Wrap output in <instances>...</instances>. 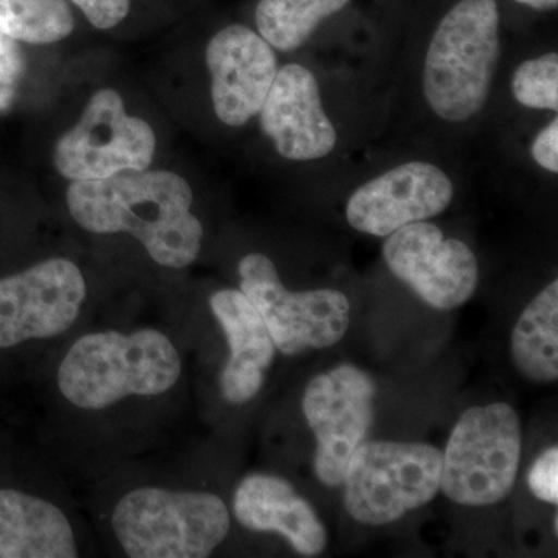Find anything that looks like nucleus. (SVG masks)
Returning <instances> with one entry per match:
<instances>
[{
    "mask_svg": "<svg viewBox=\"0 0 558 558\" xmlns=\"http://www.w3.org/2000/svg\"><path fill=\"white\" fill-rule=\"evenodd\" d=\"M182 352L165 330L100 329L76 333L51 376L54 403L81 422L113 416L174 398Z\"/></svg>",
    "mask_w": 558,
    "mask_h": 558,
    "instance_id": "obj_1",
    "label": "nucleus"
},
{
    "mask_svg": "<svg viewBox=\"0 0 558 558\" xmlns=\"http://www.w3.org/2000/svg\"><path fill=\"white\" fill-rule=\"evenodd\" d=\"M193 190L170 171H128L72 182L70 216L94 234H131L154 263L185 269L199 258L204 227L191 211Z\"/></svg>",
    "mask_w": 558,
    "mask_h": 558,
    "instance_id": "obj_2",
    "label": "nucleus"
},
{
    "mask_svg": "<svg viewBox=\"0 0 558 558\" xmlns=\"http://www.w3.org/2000/svg\"><path fill=\"white\" fill-rule=\"evenodd\" d=\"M498 0H457L429 36L422 94L436 119L464 126L486 108L501 60Z\"/></svg>",
    "mask_w": 558,
    "mask_h": 558,
    "instance_id": "obj_3",
    "label": "nucleus"
},
{
    "mask_svg": "<svg viewBox=\"0 0 558 558\" xmlns=\"http://www.w3.org/2000/svg\"><path fill=\"white\" fill-rule=\"evenodd\" d=\"M230 510L211 492L143 484L109 512L117 548L130 558H205L229 537Z\"/></svg>",
    "mask_w": 558,
    "mask_h": 558,
    "instance_id": "obj_4",
    "label": "nucleus"
},
{
    "mask_svg": "<svg viewBox=\"0 0 558 558\" xmlns=\"http://www.w3.org/2000/svg\"><path fill=\"white\" fill-rule=\"evenodd\" d=\"M521 444L520 417L508 403L465 410L442 453L440 490L470 508L497 505L515 486Z\"/></svg>",
    "mask_w": 558,
    "mask_h": 558,
    "instance_id": "obj_5",
    "label": "nucleus"
},
{
    "mask_svg": "<svg viewBox=\"0 0 558 558\" xmlns=\"http://www.w3.org/2000/svg\"><path fill=\"white\" fill-rule=\"evenodd\" d=\"M442 451L422 442H362L344 472V509L366 526H385L424 508L440 490Z\"/></svg>",
    "mask_w": 558,
    "mask_h": 558,
    "instance_id": "obj_6",
    "label": "nucleus"
},
{
    "mask_svg": "<svg viewBox=\"0 0 558 558\" xmlns=\"http://www.w3.org/2000/svg\"><path fill=\"white\" fill-rule=\"evenodd\" d=\"M89 299L83 270L61 256L0 278V351L75 337Z\"/></svg>",
    "mask_w": 558,
    "mask_h": 558,
    "instance_id": "obj_7",
    "label": "nucleus"
},
{
    "mask_svg": "<svg viewBox=\"0 0 558 558\" xmlns=\"http://www.w3.org/2000/svg\"><path fill=\"white\" fill-rule=\"evenodd\" d=\"M238 274L241 292L258 310L282 354L330 348L347 336L351 303L340 290L293 292L279 278L274 260L258 252L240 260Z\"/></svg>",
    "mask_w": 558,
    "mask_h": 558,
    "instance_id": "obj_8",
    "label": "nucleus"
},
{
    "mask_svg": "<svg viewBox=\"0 0 558 558\" xmlns=\"http://www.w3.org/2000/svg\"><path fill=\"white\" fill-rule=\"evenodd\" d=\"M156 153V134L146 121L128 116L119 92L98 90L73 130L53 149L62 178L100 180L128 171H145Z\"/></svg>",
    "mask_w": 558,
    "mask_h": 558,
    "instance_id": "obj_9",
    "label": "nucleus"
},
{
    "mask_svg": "<svg viewBox=\"0 0 558 558\" xmlns=\"http://www.w3.org/2000/svg\"><path fill=\"white\" fill-rule=\"evenodd\" d=\"M376 396L373 377L349 363L307 385L303 413L315 438L314 473L325 486L343 484L349 459L373 425Z\"/></svg>",
    "mask_w": 558,
    "mask_h": 558,
    "instance_id": "obj_10",
    "label": "nucleus"
},
{
    "mask_svg": "<svg viewBox=\"0 0 558 558\" xmlns=\"http://www.w3.org/2000/svg\"><path fill=\"white\" fill-rule=\"evenodd\" d=\"M381 255L391 274L435 310L464 306L478 289L480 266L473 250L457 238H447L429 220L389 234Z\"/></svg>",
    "mask_w": 558,
    "mask_h": 558,
    "instance_id": "obj_11",
    "label": "nucleus"
},
{
    "mask_svg": "<svg viewBox=\"0 0 558 558\" xmlns=\"http://www.w3.org/2000/svg\"><path fill=\"white\" fill-rule=\"evenodd\" d=\"M453 199V180L442 168L411 160L354 190L348 199L347 219L360 233L387 238L410 223L442 215Z\"/></svg>",
    "mask_w": 558,
    "mask_h": 558,
    "instance_id": "obj_12",
    "label": "nucleus"
},
{
    "mask_svg": "<svg viewBox=\"0 0 558 558\" xmlns=\"http://www.w3.org/2000/svg\"><path fill=\"white\" fill-rule=\"evenodd\" d=\"M258 117L260 130L286 160H323L339 143V132L323 105L317 75L299 62L278 69Z\"/></svg>",
    "mask_w": 558,
    "mask_h": 558,
    "instance_id": "obj_13",
    "label": "nucleus"
},
{
    "mask_svg": "<svg viewBox=\"0 0 558 558\" xmlns=\"http://www.w3.org/2000/svg\"><path fill=\"white\" fill-rule=\"evenodd\" d=\"M205 58L216 117L230 128L258 117L279 69L274 47L247 25L233 24L213 36Z\"/></svg>",
    "mask_w": 558,
    "mask_h": 558,
    "instance_id": "obj_14",
    "label": "nucleus"
},
{
    "mask_svg": "<svg viewBox=\"0 0 558 558\" xmlns=\"http://www.w3.org/2000/svg\"><path fill=\"white\" fill-rule=\"evenodd\" d=\"M209 310L229 344V360L220 373V391L227 402L244 405L263 389L278 349L258 310L240 289L213 293Z\"/></svg>",
    "mask_w": 558,
    "mask_h": 558,
    "instance_id": "obj_15",
    "label": "nucleus"
},
{
    "mask_svg": "<svg viewBox=\"0 0 558 558\" xmlns=\"http://www.w3.org/2000/svg\"><path fill=\"white\" fill-rule=\"evenodd\" d=\"M233 513L250 531L275 532L303 557H317L328 546V531L306 498L288 480L250 473L234 492Z\"/></svg>",
    "mask_w": 558,
    "mask_h": 558,
    "instance_id": "obj_16",
    "label": "nucleus"
},
{
    "mask_svg": "<svg viewBox=\"0 0 558 558\" xmlns=\"http://www.w3.org/2000/svg\"><path fill=\"white\" fill-rule=\"evenodd\" d=\"M78 520L57 499L0 487V558H76Z\"/></svg>",
    "mask_w": 558,
    "mask_h": 558,
    "instance_id": "obj_17",
    "label": "nucleus"
},
{
    "mask_svg": "<svg viewBox=\"0 0 558 558\" xmlns=\"http://www.w3.org/2000/svg\"><path fill=\"white\" fill-rule=\"evenodd\" d=\"M521 376L534 384L558 379V281L554 279L523 311L510 340Z\"/></svg>",
    "mask_w": 558,
    "mask_h": 558,
    "instance_id": "obj_18",
    "label": "nucleus"
},
{
    "mask_svg": "<svg viewBox=\"0 0 558 558\" xmlns=\"http://www.w3.org/2000/svg\"><path fill=\"white\" fill-rule=\"evenodd\" d=\"M352 0H259L258 33L278 51H295L317 33L323 22L341 13Z\"/></svg>",
    "mask_w": 558,
    "mask_h": 558,
    "instance_id": "obj_19",
    "label": "nucleus"
},
{
    "mask_svg": "<svg viewBox=\"0 0 558 558\" xmlns=\"http://www.w3.org/2000/svg\"><path fill=\"white\" fill-rule=\"evenodd\" d=\"M75 27L65 0H0V35L21 43L53 44Z\"/></svg>",
    "mask_w": 558,
    "mask_h": 558,
    "instance_id": "obj_20",
    "label": "nucleus"
},
{
    "mask_svg": "<svg viewBox=\"0 0 558 558\" xmlns=\"http://www.w3.org/2000/svg\"><path fill=\"white\" fill-rule=\"evenodd\" d=\"M513 100L523 108L558 112V53L538 54L521 62L510 78Z\"/></svg>",
    "mask_w": 558,
    "mask_h": 558,
    "instance_id": "obj_21",
    "label": "nucleus"
},
{
    "mask_svg": "<svg viewBox=\"0 0 558 558\" xmlns=\"http://www.w3.org/2000/svg\"><path fill=\"white\" fill-rule=\"evenodd\" d=\"M529 488L542 501L557 506L558 502V449L549 447L543 451L527 475Z\"/></svg>",
    "mask_w": 558,
    "mask_h": 558,
    "instance_id": "obj_22",
    "label": "nucleus"
},
{
    "mask_svg": "<svg viewBox=\"0 0 558 558\" xmlns=\"http://www.w3.org/2000/svg\"><path fill=\"white\" fill-rule=\"evenodd\" d=\"M87 21L100 31L119 25L128 16L131 9V0H72Z\"/></svg>",
    "mask_w": 558,
    "mask_h": 558,
    "instance_id": "obj_23",
    "label": "nucleus"
},
{
    "mask_svg": "<svg viewBox=\"0 0 558 558\" xmlns=\"http://www.w3.org/2000/svg\"><path fill=\"white\" fill-rule=\"evenodd\" d=\"M531 157L548 174H558V117L554 116L531 143Z\"/></svg>",
    "mask_w": 558,
    "mask_h": 558,
    "instance_id": "obj_24",
    "label": "nucleus"
},
{
    "mask_svg": "<svg viewBox=\"0 0 558 558\" xmlns=\"http://www.w3.org/2000/svg\"><path fill=\"white\" fill-rule=\"evenodd\" d=\"M513 2L534 11H556L558 7V0H513Z\"/></svg>",
    "mask_w": 558,
    "mask_h": 558,
    "instance_id": "obj_25",
    "label": "nucleus"
},
{
    "mask_svg": "<svg viewBox=\"0 0 558 558\" xmlns=\"http://www.w3.org/2000/svg\"><path fill=\"white\" fill-rule=\"evenodd\" d=\"M554 532L558 534V513H554Z\"/></svg>",
    "mask_w": 558,
    "mask_h": 558,
    "instance_id": "obj_26",
    "label": "nucleus"
}]
</instances>
